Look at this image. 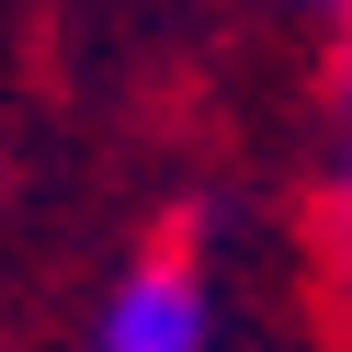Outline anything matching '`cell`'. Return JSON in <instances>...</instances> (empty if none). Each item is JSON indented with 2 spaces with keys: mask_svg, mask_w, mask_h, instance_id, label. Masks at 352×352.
Listing matches in <instances>:
<instances>
[{
  "mask_svg": "<svg viewBox=\"0 0 352 352\" xmlns=\"http://www.w3.org/2000/svg\"><path fill=\"white\" fill-rule=\"evenodd\" d=\"M91 352H216V296L182 250H148L137 273L102 296V329Z\"/></svg>",
  "mask_w": 352,
  "mask_h": 352,
  "instance_id": "1",
  "label": "cell"
},
{
  "mask_svg": "<svg viewBox=\"0 0 352 352\" xmlns=\"http://www.w3.org/2000/svg\"><path fill=\"white\" fill-rule=\"evenodd\" d=\"M318 273H329V307L352 318V23L318 80Z\"/></svg>",
  "mask_w": 352,
  "mask_h": 352,
  "instance_id": "2",
  "label": "cell"
},
{
  "mask_svg": "<svg viewBox=\"0 0 352 352\" xmlns=\"http://www.w3.org/2000/svg\"><path fill=\"white\" fill-rule=\"evenodd\" d=\"M261 12H307V23H352V0H261Z\"/></svg>",
  "mask_w": 352,
  "mask_h": 352,
  "instance_id": "3",
  "label": "cell"
}]
</instances>
